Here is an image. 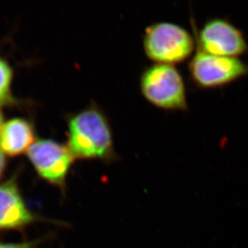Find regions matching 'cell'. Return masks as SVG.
<instances>
[{
	"mask_svg": "<svg viewBox=\"0 0 248 248\" xmlns=\"http://www.w3.org/2000/svg\"><path fill=\"white\" fill-rule=\"evenodd\" d=\"M68 147L80 159H108L112 155V138L108 121L96 108H87L68 123Z\"/></svg>",
	"mask_w": 248,
	"mask_h": 248,
	"instance_id": "6da1fadb",
	"label": "cell"
},
{
	"mask_svg": "<svg viewBox=\"0 0 248 248\" xmlns=\"http://www.w3.org/2000/svg\"><path fill=\"white\" fill-rule=\"evenodd\" d=\"M196 45L189 31L171 22H157L145 29L143 47L155 63L175 65L192 56Z\"/></svg>",
	"mask_w": 248,
	"mask_h": 248,
	"instance_id": "7a4b0ae2",
	"label": "cell"
},
{
	"mask_svg": "<svg viewBox=\"0 0 248 248\" xmlns=\"http://www.w3.org/2000/svg\"><path fill=\"white\" fill-rule=\"evenodd\" d=\"M140 92L147 101L166 111H185L187 96L183 76L175 66L155 63L140 77Z\"/></svg>",
	"mask_w": 248,
	"mask_h": 248,
	"instance_id": "3957f363",
	"label": "cell"
},
{
	"mask_svg": "<svg viewBox=\"0 0 248 248\" xmlns=\"http://www.w3.org/2000/svg\"><path fill=\"white\" fill-rule=\"evenodd\" d=\"M189 73L200 89H218L248 76V64L238 57L215 56L198 50L189 63Z\"/></svg>",
	"mask_w": 248,
	"mask_h": 248,
	"instance_id": "277c9868",
	"label": "cell"
},
{
	"mask_svg": "<svg viewBox=\"0 0 248 248\" xmlns=\"http://www.w3.org/2000/svg\"><path fill=\"white\" fill-rule=\"evenodd\" d=\"M27 154L38 175L65 192L67 176L75 158L68 146L42 139L35 140Z\"/></svg>",
	"mask_w": 248,
	"mask_h": 248,
	"instance_id": "5b68a950",
	"label": "cell"
},
{
	"mask_svg": "<svg viewBox=\"0 0 248 248\" xmlns=\"http://www.w3.org/2000/svg\"><path fill=\"white\" fill-rule=\"evenodd\" d=\"M198 50L215 56L238 57L248 52L244 33L222 18L209 19L197 34Z\"/></svg>",
	"mask_w": 248,
	"mask_h": 248,
	"instance_id": "8992f818",
	"label": "cell"
},
{
	"mask_svg": "<svg viewBox=\"0 0 248 248\" xmlns=\"http://www.w3.org/2000/svg\"><path fill=\"white\" fill-rule=\"evenodd\" d=\"M46 219L31 211L19 190L16 176L0 184V231H24Z\"/></svg>",
	"mask_w": 248,
	"mask_h": 248,
	"instance_id": "52a82bcc",
	"label": "cell"
},
{
	"mask_svg": "<svg viewBox=\"0 0 248 248\" xmlns=\"http://www.w3.org/2000/svg\"><path fill=\"white\" fill-rule=\"evenodd\" d=\"M35 142L31 124L22 118L10 120L0 132V149L5 155L17 156L28 152Z\"/></svg>",
	"mask_w": 248,
	"mask_h": 248,
	"instance_id": "ba28073f",
	"label": "cell"
},
{
	"mask_svg": "<svg viewBox=\"0 0 248 248\" xmlns=\"http://www.w3.org/2000/svg\"><path fill=\"white\" fill-rule=\"evenodd\" d=\"M13 78L11 66L0 56V106L12 103V82Z\"/></svg>",
	"mask_w": 248,
	"mask_h": 248,
	"instance_id": "9c48e42d",
	"label": "cell"
},
{
	"mask_svg": "<svg viewBox=\"0 0 248 248\" xmlns=\"http://www.w3.org/2000/svg\"><path fill=\"white\" fill-rule=\"evenodd\" d=\"M41 239L32 241H24L21 243H2L0 242V248H36L41 243Z\"/></svg>",
	"mask_w": 248,
	"mask_h": 248,
	"instance_id": "30bf717a",
	"label": "cell"
},
{
	"mask_svg": "<svg viewBox=\"0 0 248 248\" xmlns=\"http://www.w3.org/2000/svg\"><path fill=\"white\" fill-rule=\"evenodd\" d=\"M6 158H5V154L2 152V150L0 149V178H2L4 173L5 169H6Z\"/></svg>",
	"mask_w": 248,
	"mask_h": 248,
	"instance_id": "8fae6325",
	"label": "cell"
},
{
	"mask_svg": "<svg viewBox=\"0 0 248 248\" xmlns=\"http://www.w3.org/2000/svg\"><path fill=\"white\" fill-rule=\"evenodd\" d=\"M3 117H2V114L0 112V132H1V129H2V126H3Z\"/></svg>",
	"mask_w": 248,
	"mask_h": 248,
	"instance_id": "7c38bea8",
	"label": "cell"
}]
</instances>
